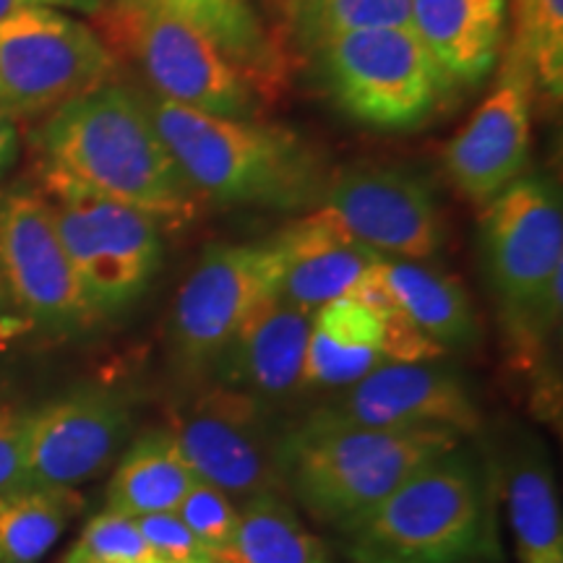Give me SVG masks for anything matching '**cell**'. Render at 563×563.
<instances>
[{
  "instance_id": "8992f818",
  "label": "cell",
  "mask_w": 563,
  "mask_h": 563,
  "mask_svg": "<svg viewBox=\"0 0 563 563\" xmlns=\"http://www.w3.org/2000/svg\"><path fill=\"white\" fill-rule=\"evenodd\" d=\"M316 53L329 97L368 129H420L439 115L454 87L412 26L336 34Z\"/></svg>"
},
{
  "instance_id": "e0dca14e",
  "label": "cell",
  "mask_w": 563,
  "mask_h": 563,
  "mask_svg": "<svg viewBox=\"0 0 563 563\" xmlns=\"http://www.w3.org/2000/svg\"><path fill=\"white\" fill-rule=\"evenodd\" d=\"M532 76L509 58L501 81L443 150L449 178L464 199L485 207L522 178L530 159Z\"/></svg>"
},
{
  "instance_id": "e575fe53",
  "label": "cell",
  "mask_w": 563,
  "mask_h": 563,
  "mask_svg": "<svg viewBox=\"0 0 563 563\" xmlns=\"http://www.w3.org/2000/svg\"><path fill=\"white\" fill-rule=\"evenodd\" d=\"M26 321L21 319L16 313V308H13L11 302V295L5 290V282H3V272H0V342H9L13 334L24 332Z\"/></svg>"
},
{
  "instance_id": "f1b7e54d",
  "label": "cell",
  "mask_w": 563,
  "mask_h": 563,
  "mask_svg": "<svg viewBox=\"0 0 563 563\" xmlns=\"http://www.w3.org/2000/svg\"><path fill=\"white\" fill-rule=\"evenodd\" d=\"M63 563H162L144 534L139 532L136 519L104 509L91 517L79 540L66 553Z\"/></svg>"
},
{
  "instance_id": "9c48e42d",
  "label": "cell",
  "mask_w": 563,
  "mask_h": 563,
  "mask_svg": "<svg viewBox=\"0 0 563 563\" xmlns=\"http://www.w3.org/2000/svg\"><path fill=\"white\" fill-rule=\"evenodd\" d=\"M112 74L115 55L100 32L60 9H24L0 21V110L13 121L53 115Z\"/></svg>"
},
{
  "instance_id": "484cf974",
  "label": "cell",
  "mask_w": 563,
  "mask_h": 563,
  "mask_svg": "<svg viewBox=\"0 0 563 563\" xmlns=\"http://www.w3.org/2000/svg\"><path fill=\"white\" fill-rule=\"evenodd\" d=\"M81 509L76 488L16 485L0 493V563H37Z\"/></svg>"
},
{
  "instance_id": "d6986e66",
  "label": "cell",
  "mask_w": 563,
  "mask_h": 563,
  "mask_svg": "<svg viewBox=\"0 0 563 563\" xmlns=\"http://www.w3.org/2000/svg\"><path fill=\"white\" fill-rule=\"evenodd\" d=\"M279 258L274 295L313 316L319 308L350 295L352 287L382 262V253L350 235L327 209H316L269 238Z\"/></svg>"
},
{
  "instance_id": "cb8c5ba5",
  "label": "cell",
  "mask_w": 563,
  "mask_h": 563,
  "mask_svg": "<svg viewBox=\"0 0 563 563\" xmlns=\"http://www.w3.org/2000/svg\"><path fill=\"white\" fill-rule=\"evenodd\" d=\"M217 563H332L321 538L302 525L282 493H262L238 504L230 543L211 555Z\"/></svg>"
},
{
  "instance_id": "f546056e",
  "label": "cell",
  "mask_w": 563,
  "mask_h": 563,
  "mask_svg": "<svg viewBox=\"0 0 563 563\" xmlns=\"http://www.w3.org/2000/svg\"><path fill=\"white\" fill-rule=\"evenodd\" d=\"M175 514L191 530L194 538L207 548L209 555L222 551L230 543L238 525V504L228 493L203 481H196L188 488Z\"/></svg>"
},
{
  "instance_id": "7402d4cb",
  "label": "cell",
  "mask_w": 563,
  "mask_h": 563,
  "mask_svg": "<svg viewBox=\"0 0 563 563\" xmlns=\"http://www.w3.org/2000/svg\"><path fill=\"white\" fill-rule=\"evenodd\" d=\"M175 16L214 42L256 84L258 91L282 79V55L266 34L251 0H112Z\"/></svg>"
},
{
  "instance_id": "d590c367",
  "label": "cell",
  "mask_w": 563,
  "mask_h": 563,
  "mask_svg": "<svg viewBox=\"0 0 563 563\" xmlns=\"http://www.w3.org/2000/svg\"><path fill=\"white\" fill-rule=\"evenodd\" d=\"M545 563H563V555H555V559H551V561H545Z\"/></svg>"
},
{
  "instance_id": "277c9868",
  "label": "cell",
  "mask_w": 563,
  "mask_h": 563,
  "mask_svg": "<svg viewBox=\"0 0 563 563\" xmlns=\"http://www.w3.org/2000/svg\"><path fill=\"white\" fill-rule=\"evenodd\" d=\"M462 439L449 428L376 431L300 418L279 435L282 490L316 522L342 530Z\"/></svg>"
},
{
  "instance_id": "4dcf8cb0",
  "label": "cell",
  "mask_w": 563,
  "mask_h": 563,
  "mask_svg": "<svg viewBox=\"0 0 563 563\" xmlns=\"http://www.w3.org/2000/svg\"><path fill=\"white\" fill-rule=\"evenodd\" d=\"M136 527L162 563H203L211 559L175 511L139 517Z\"/></svg>"
},
{
  "instance_id": "44dd1931",
  "label": "cell",
  "mask_w": 563,
  "mask_h": 563,
  "mask_svg": "<svg viewBox=\"0 0 563 563\" xmlns=\"http://www.w3.org/2000/svg\"><path fill=\"white\" fill-rule=\"evenodd\" d=\"M378 274L407 319L441 350H470L481 342L473 302L452 274L391 256H382Z\"/></svg>"
},
{
  "instance_id": "4fadbf2b",
  "label": "cell",
  "mask_w": 563,
  "mask_h": 563,
  "mask_svg": "<svg viewBox=\"0 0 563 563\" xmlns=\"http://www.w3.org/2000/svg\"><path fill=\"white\" fill-rule=\"evenodd\" d=\"M0 272L26 327L79 336L100 323L84 298L45 199L34 186L0 196Z\"/></svg>"
},
{
  "instance_id": "1f68e13d",
  "label": "cell",
  "mask_w": 563,
  "mask_h": 563,
  "mask_svg": "<svg viewBox=\"0 0 563 563\" xmlns=\"http://www.w3.org/2000/svg\"><path fill=\"white\" fill-rule=\"evenodd\" d=\"M30 410L0 397V493L16 488L24 467V443Z\"/></svg>"
},
{
  "instance_id": "3957f363",
  "label": "cell",
  "mask_w": 563,
  "mask_h": 563,
  "mask_svg": "<svg viewBox=\"0 0 563 563\" xmlns=\"http://www.w3.org/2000/svg\"><path fill=\"white\" fill-rule=\"evenodd\" d=\"M340 532L355 563H504L490 477L462 443Z\"/></svg>"
},
{
  "instance_id": "ffe728a7",
  "label": "cell",
  "mask_w": 563,
  "mask_h": 563,
  "mask_svg": "<svg viewBox=\"0 0 563 563\" xmlns=\"http://www.w3.org/2000/svg\"><path fill=\"white\" fill-rule=\"evenodd\" d=\"M506 0H412V32L452 84L481 87L506 45Z\"/></svg>"
},
{
  "instance_id": "8fae6325",
  "label": "cell",
  "mask_w": 563,
  "mask_h": 563,
  "mask_svg": "<svg viewBox=\"0 0 563 563\" xmlns=\"http://www.w3.org/2000/svg\"><path fill=\"white\" fill-rule=\"evenodd\" d=\"M279 258L272 241L211 243L173 302L167 342L183 378L207 382L224 344L258 302L277 290Z\"/></svg>"
},
{
  "instance_id": "30bf717a",
  "label": "cell",
  "mask_w": 563,
  "mask_h": 563,
  "mask_svg": "<svg viewBox=\"0 0 563 563\" xmlns=\"http://www.w3.org/2000/svg\"><path fill=\"white\" fill-rule=\"evenodd\" d=\"M446 355L420 332L386 290L378 266L311 316L302 384L306 391H340L389 363H428Z\"/></svg>"
},
{
  "instance_id": "603a6c76",
  "label": "cell",
  "mask_w": 563,
  "mask_h": 563,
  "mask_svg": "<svg viewBox=\"0 0 563 563\" xmlns=\"http://www.w3.org/2000/svg\"><path fill=\"white\" fill-rule=\"evenodd\" d=\"M194 483V470L183 460L170 428H152L133 439L118 460L104 509L131 519L175 511Z\"/></svg>"
},
{
  "instance_id": "d6a6232c",
  "label": "cell",
  "mask_w": 563,
  "mask_h": 563,
  "mask_svg": "<svg viewBox=\"0 0 563 563\" xmlns=\"http://www.w3.org/2000/svg\"><path fill=\"white\" fill-rule=\"evenodd\" d=\"M24 9H70L95 16L97 11L104 9V3L102 0H0V21Z\"/></svg>"
},
{
  "instance_id": "5bb4252c",
  "label": "cell",
  "mask_w": 563,
  "mask_h": 563,
  "mask_svg": "<svg viewBox=\"0 0 563 563\" xmlns=\"http://www.w3.org/2000/svg\"><path fill=\"white\" fill-rule=\"evenodd\" d=\"M306 418L376 431L449 428L473 435L483 428V415L464 378L441 361L382 365L347 389L329 394Z\"/></svg>"
},
{
  "instance_id": "ac0fdd59",
  "label": "cell",
  "mask_w": 563,
  "mask_h": 563,
  "mask_svg": "<svg viewBox=\"0 0 563 563\" xmlns=\"http://www.w3.org/2000/svg\"><path fill=\"white\" fill-rule=\"evenodd\" d=\"M311 316L282 302L277 295L258 302L224 344L207 382L243 391L279 410L302 389Z\"/></svg>"
},
{
  "instance_id": "836d02e7",
  "label": "cell",
  "mask_w": 563,
  "mask_h": 563,
  "mask_svg": "<svg viewBox=\"0 0 563 563\" xmlns=\"http://www.w3.org/2000/svg\"><path fill=\"white\" fill-rule=\"evenodd\" d=\"M21 152V136H19V121L5 115L0 110V178L16 165Z\"/></svg>"
},
{
  "instance_id": "52a82bcc",
  "label": "cell",
  "mask_w": 563,
  "mask_h": 563,
  "mask_svg": "<svg viewBox=\"0 0 563 563\" xmlns=\"http://www.w3.org/2000/svg\"><path fill=\"white\" fill-rule=\"evenodd\" d=\"M110 53L136 63L154 95L207 115L251 121L258 87L220 47L186 21L152 9L118 5L95 13Z\"/></svg>"
},
{
  "instance_id": "8d00e7d4",
  "label": "cell",
  "mask_w": 563,
  "mask_h": 563,
  "mask_svg": "<svg viewBox=\"0 0 563 563\" xmlns=\"http://www.w3.org/2000/svg\"><path fill=\"white\" fill-rule=\"evenodd\" d=\"M203 563H217V561H211V559H209V561H203Z\"/></svg>"
},
{
  "instance_id": "6da1fadb",
  "label": "cell",
  "mask_w": 563,
  "mask_h": 563,
  "mask_svg": "<svg viewBox=\"0 0 563 563\" xmlns=\"http://www.w3.org/2000/svg\"><path fill=\"white\" fill-rule=\"evenodd\" d=\"M32 141L40 162L146 211L159 224L188 222L199 207V196L154 129L144 97L129 84L108 81L63 104Z\"/></svg>"
},
{
  "instance_id": "7a4b0ae2",
  "label": "cell",
  "mask_w": 563,
  "mask_h": 563,
  "mask_svg": "<svg viewBox=\"0 0 563 563\" xmlns=\"http://www.w3.org/2000/svg\"><path fill=\"white\" fill-rule=\"evenodd\" d=\"M154 129L199 199L238 207H319L329 175L319 152L290 129L183 108L141 91Z\"/></svg>"
},
{
  "instance_id": "4316f807",
  "label": "cell",
  "mask_w": 563,
  "mask_h": 563,
  "mask_svg": "<svg viewBox=\"0 0 563 563\" xmlns=\"http://www.w3.org/2000/svg\"><path fill=\"white\" fill-rule=\"evenodd\" d=\"M511 58L532 81L561 100L563 91V0H511Z\"/></svg>"
},
{
  "instance_id": "83f0119b",
  "label": "cell",
  "mask_w": 563,
  "mask_h": 563,
  "mask_svg": "<svg viewBox=\"0 0 563 563\" xmlns=\"http://www.w3.org/2000/svg\"><path fill=\"white\" fill-rule=\"evenodd\" d=\"M302 42L319 47L336 34L410 26L412 0H292Z\"/></svg>"
},
{
  "instance_id": "2e32d148",
  "label": "cell",
  "mask_w": 563,
  "mask_h": 563,
  "mask_svg": "<svg viewBox=\"0 0 563 563\" xmlns=\"http://www.w3.org/2000/svg\"><path fill=\"white\" fill-rule=\"evenodd\" d=\"M319 207L382 256L426 262L443 243L441 209L431 186L399 167L340 170L329 178Z\"/></svg>"
},
{
  "instance_id": "ba28073f",
  "label": "cell",
  "mask_w": 563,
  "mask_h": 563,
  "mask_svg": "<svg viewBox=\"0 0 563 563\" xmlns=\"http://www.w3.org/2000/svg\"><path fill=\"white\" fill-rule=\"evenodd\" d=\"M485 269L504 316L514 329L559 327L548 302L553 279L563 274V209L559 188L545 175H522L504 188L481 217Z\"/></svg>"
},
{
  "instance_id": "5b68a950",
  "label": "cell",
  "mask_w": 563,
  "mask_h": 563,
  "mask_svg": "<svg viewBox=\"0 0 563 563\" xmlns=\"http://www.w3.org/2000/svg\"><path fill=\"white\" fill-rule=\"evenodd\" d=\"M45 199L84 298L100 321L129 313L162 266V224L40 162Z\"/></svg>"
},
{
  "instance_id": "9a60e30c",
  "label": "cell",
  "mask_w": 563,
  "mask_h": 563,
  "mask_svg": "<svg viewBox=\"0 0 563 563\" xmlns=\"http://www.w3.org/2000/svg\"><path fill=\"white\" fill-rule=\"evenodd\" d=\"M129 397L102 386H79L30 410L19 485L76 488L115 462L131 439Z\"/></svg>"
},
{
  "instance_id": "d4e9b609",
  "label": "cell",
  "mask_w": 563,
  "mask_h": 563,
  "mask_svg": "<svg viewBox=\"0 0 563 563\" xmlns=\"http://www.w3.org/2000/svg\"><path fill=\"white\" fill-rule=\"evenodd\" d=\"M506 506L522 563H545L563 555L561 506L551 467L538 449H525L506 473Z\"/></svg>"
},
{
  "instance_id": "7c38bea8",
  "label": "cell",
  "mask_w": 563,
  "mask_h": 563,
  "mask_svg": "<svg viewBox=\"0 0 563 563\" xmlns=\"http://www.w3.org/2000/svg\"><path fill=\"white\" fill-rule=\"evenodd\" d=\"M199 386V394L180 405L167 426L196 481L214 485L235 504L262 493H285L277 464V410L228 386Z\"/></svg>"
}]
</instances>
